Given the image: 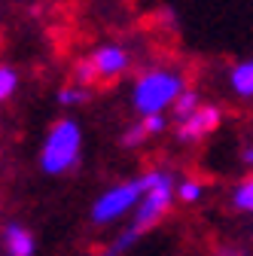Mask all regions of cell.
Instances as JSON below:
<instances>
[{
  "label": "cell",
  "mask_w": 253,
  "mask_h": 256,
  "mask_svg": "<svg viewBox=\"0 0 253 256\" xmlns=\"http://www.w3.org/2000/svg\"><path fill=\"white\" fill-rule=\"evenodd\" d=\"M80 101H86V92H80V88H61L58 92V104H64V107H74Z\"/></svg>",
  "instance_id": "cell-14"
},
{
  "label": "cell",
  "mask_w": 253,
  "mask_h": 256,
  "mask_svg": "<svg viewBox=\"0 0 253 256\" xmlns=\"http://www.w3.org/2000/svg\"><path fill=\"white\" fill-rule=\"evenodd\" d=\"M196 110H202V101H198V94L196 92H183L180 98H177V104H174V113H177V122H183V119H189Z\"/></svg>",
  "instance_id": "cell-9"
},
{
  "label": "cell",
  "mask_w": 253,
  "mask_h": 256,
  "mask_svg": "<svg viewBox=\"0 0 253 256\" xmlns=\"http://www.w3.org/2000/svg\"><path fill=\"white\" fill-rule=\"evenodd\" d=\"M216 256H241V253H238V250H232V247H229V250H220V253H216Z\"/></svg>",
  "instance_id": "cell-18"
},
{
  "label": "cell",
  "mask_w": 253,
  "mask_h": 256,
  "mask_svg": "<svg viewBox=\"0 0 253 256\" xmlns=\"http://www.w3.org/2000/svg\"><path fill=\"white\" fill-rule=\"evenodd\" d=\"M229 82H232L235 94H241V98H253V58L238 64V68L232 70V76H229Z\"/></svg>",
  "instance_id": "cell-8"
},
{
  "label": "cell",
  "mask_w": 253,
  "mask_h": 256,
  "mask_svg": "<svg viewBox=\"0 0 253 256\" xmlns=\"http://www.w3.org/2000/svg\"><path fill=\"white\" fill-rule=\"evenodd\" d=\"M177 196H180V202L192 204V202H198V198H202V186H198L196 180H183V183L177 186Z\"/></svg>",
  "instance_id": "cell-12"
},
{
  "label": "cell",
  "mask_w": 253,
  "mask_h": 256,
  "mask_svg": "<svg viewBox=\"0 0 253 256\" xmlns=\"http://www.w3.org/2000/svg\"><path fill=\"white\" fill-rule=\"evenodd\" d=\"M232 202H235V208H241V210H253V177L244 180V183L235 189Z\"/></svg>",
  "instance_id": "cell-10"
},
{
  "label": "cell",
  "mask_w": 253,
  "mask_h": 256,
  "mask_svg": "<svg viewBox=\"0 0 253 256\" xmlns=\"http://www.w3.org/2000/svg\"><path fill=\"white\" fill-rule=\"evenodd\" d=\"M92 64H94V74L110 80V76H119L125 68H128V55L119 46H101L98 52L92 55Z\"/></svg>",
  "instance_id": "cell-6"
},
{
  "label": "cell",
  "mask_w": 253,
  "mask_h": 256,
  "mask_svg": "<svg viewBox=\"0 0 253 256\" xmlns=\"http://www.w3.org/2000/svg\"><path fill=\"white\" fill-rule=\"evenodd\" d=\"M94 76H98V74H94V64L92 61H80L76 64V80L80 82H92Z\"/></svg>",
  "instance_id": "cell-16"
},
{
  "label": "cell",
  "mask_w": 253,
  "mask_h": 256,
  "mask_svg": "<svg viewBox=\"0 0 253 256\" xmlns=\"http://www.w3.org/2000/svg\"><path fill=\"white\" fill-rule=\"evenodd\" d=\"M16 86H18L16 70H12V68H0V104H4L10 94L16 92Z\"/></svg>",
  "instance_id": "cell-11"
},
{
  "label": "cell",
  "mask_w": 253,
  "mask_h": 256,
  "mask_svg": "<svg viewBox=\"0 0 253 256\" xmlns=\"http://www.w3.org/2000/svg\"><path fill=\"white\" fill-rule=\"evenodd\" d=\"M177 196V183L168 171H152V186L146 189V196L140 198V204L134 208V220H132V232H146L150 226L162 220V214L168 210L171 198Z\"/></svg>",
  "instance_id": "cell-4"
},
{
  "label": "cell",
  "mask_w": 253,
  "mask_h": 256,
  "mask_svg": "<svg viewBox=\"0 0 253 256\" xmlns=\"http://www.w3.org/2000/svg\"><path fill=\"white\" fill-rule=\"evenodd\" d=\"M150 186H152V171L144 174V177L125 180V183L107 189L104 196L94 202V208H92V220H94V222H110V220L122 216L125 210H132V208L140 204V198L146 196V189H150Z\"/></svg>",
  "instance_id": "cell-3"
},
{
  "label": "cell",
  "mask_w": 253,
  "mask_h": 256,
  "mask_svg": "<svg viewBox=\"0 0 253 256\" xmlns=\"http://www.w3.org/2000/svg\"><path fill=\"white\" fill-rule=\"evenodd\" d=\"M4 238H6V250H10V256H34V235H30L24 226H6V232H4Z\"/></svg>",
  "instance_id": "cell-7"
},
{
  "label": "cell",
  "mask_w": 253,
  "mask_h": 256,
  "mask_svg": "<svg viewBox=\"0 0 253 256\" xmlns=\"http://www.w3.org/2000/svg\"><path fill=\"white\" fill-rule=\"evenodd\" d=\"M82 146V132L74 119H61L49 128L43 152H40V168L46 174H64L68 168L76 165Z\"/></svg>",
  "instance_id": "cell-2"
},
{
  "label": "cell",
  "mask_w": 253,
  "mask_h": 256,
  "mask_svg": "<svg viewBox=\"0 0 253 256\" xmlns=\"http://www.w3.org/2000/svg\"><path fill=\"white\" fill-rule=\"evenodd\" d=\"M244 162H247V165H253V146H250V150L244 152Z\"/></svg>",
  "instance_id": "cell-19"
},
{
  "label": "cell",
  "mask_w": 253,
  "mask_h": 256,
  "mask_svg": "<svg viewBox=\"0 0 253 256\" xmlns=\"http://www.w3.org/2000/svg\"><path fill=\"white\" fill-rule=\"evenodd\" d=\"M216 122H220V110H216V107H202V110H196L189 119L177 122V140L192 144V140L204 138L208 132H214Z\"/></svg>",
  "instance_id": "cell-5"
},
{
  "label": "cell",
  "mask_w": 253,
  "mask_h": 256,
  "mask_svg": "<svg viewBox=\"0 0 253 256\" xmlns=\"http://www.w3.org/2000/svg\"><path fill=\"white\" fill-rule=\"evenodd\" d=\"M134 241H138V232H132V229H125V232L119 235V241H116V244H113V247L107 250V256H116V253H122V250H128V247H132Z\"/></svg>",
  "instance_id": "cell-13"
},
{
  "label": "cell",
  "mask_w": 253,
  "mask_h": 256,
  "mask_svg": "<svg viewBox=\"0 0 253 256\" xmlns=\"http://www.w3.org/2000/svg\"><path fill=\"white\" fill-rule=\"evenodd\" d=\"M183 76L174 74V70H146L138 82H134V92H132V104L140 116H162L168 107L177 104V98L183 94Z\"/></svg>",
  "instance_id": "cell-1"
},
{
  "label": "cell",
  "mask_w": 253,
  "mask_h": 256,
  "mask_svg": "<svg viewBox=\"0 0 253 256\" xmlns=\"http://www.w3.org/2000/svg\"><path fill=\"white\" fill-rule=\"evenodd\" d=\"M144 128H146V134H159L165 128V116H144Z\"/></svg>",
  "instance_id": "cell-17"
},
{
  "label": "cell",
  "mask_w": 253,
  "mask_h": 256,
  "mask_svg": "<svg viewBox=\"0 0 253 256\" xmlns=\"http://www.w3.org/2000/svg\"><path fill=\"white\" fill-rule=\"evenodd\" d=\"M144 138H146V128H144V122H138V125H132L128 132H125L122 144H125V146H138V144H140Z\"/></svg>",
  "instance_id": "cell-15"
}]
</instances>
